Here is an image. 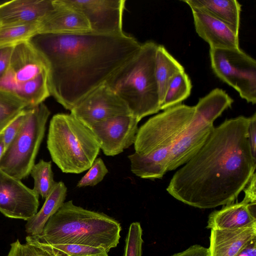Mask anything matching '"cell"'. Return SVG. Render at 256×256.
<instances>
[{"label": "cell", "instance_id": "cell-1", "mask_svg": "<svg viewBox=\"0 0 256 256\" xmlns=\"http://www.w3.org/2000/svg\"><path fill=\"white\" fill-rule=\"evenodd\" d=\"M28 41L46 62L50 96L70 111L104 84L142 45L124 32L40 33Z\"/></svg>", "mask_w": 256, "mask_h": 256}, {"label": "cell", "instance_id": "cell-2", "mask_svg": "<svg viewBox=\"0 0 256 256\" xmlns=\"http://www.w3.org/2000/svg\"><path fill=\"white\" fill-rule=\"evenodd\" d=\"M249 122L250 117L240 116L214 127L200 150L173 175L168 193L201 209L234 202L255 173Z\"/></svg>", "mask_w": 256, "mask_h": 256}, {"label": "cell", "instance_id": "cell-3", "mask_svg": "<svg viewBox=\"0 0 256 256\" xmlns=\"http://www.w3.org/2000/svg\"><path fill=\"white\" fill-rule=\"evenodd\" d=\"M120 224L103 212L64 202L48 220L42 233L30 238L50 244H78L102 248L108 252L119 244Z\"/></svg>", "mask_w": 256, "mask_h": 256}, {"label": "cell", "instance_id": "cell-4", "mask_svg": "<svg viewBox=\"0 0 256 256\" xmlns=\"http://www.w3.org/2000/svg\"><path fill=\"white\" fill-rule=\"evenodd\" d=\"M158 46L152 41L142 44L138 52L105 82L126 103L138 122L160 110L154 74Z\"/></svg>", "mask_w": 256, "mask_h": 256}, {"label": "cell", "instance_id": "cell-5", "mask_svg": "<svg viewBox=\"0 0 256 256\" xmlns=\"http://www.w3.org/2000/svg\"><path fill=\"white\" fill-rule=\"evenodd\" d=\"M46 144L52 161L68 174L88 170L100 150L90 129L70 114H57L52 117Z\"/></svg>", "mask_w": 256, "mask_h": 256}, {"label": "cell", "instance_id": "cell-6", "mask_svg": "<svg viewBox=\"0 0 256 256\" xmlns=\"http://www.w3.org/2000/svg\"><path fill=\"white\" fill-rule=\"evenodd\" d=\"M194 114V106L180 104L152 117L138 129L135 152L144 155L155 168L166 172L171 148Z\"/></svg>", "mask_w": 256, "mask_h": 256}, {"label": "cell", "instance_id": "cell-7", "mask_svg": "<svg viewBox=\"0 0 256 256\" xmlns=\"http://www.w3.org/2000/svg\"><path fill=\"white\" fill-rule=\"evenodd\" d=\"M48 68L42 55L28 41L14 46L8 66L1 78L0 89L36 106L50 96Z\"/></svg>", "mask_w": 256, "mask_h": 256}, {"label": "cell", "instance_id": "cell-8", "mask_svg": "<svg viewBox=\"0 0 256 256\" xmlns=\"http://www.w3.org/2000/svg\"><path fill=\"white\" fill-rule=\"evenodd\" d=\"M50 112L44 103L28 108V116L0 160V169L18 180L30 174Z\"/></svg>", "mask_w": 256, "mask_h": 256}, {"label": "cell", "instance_id": "cell-9", "mask_svg": "<svg viewBox=\"0 0 256 256\" xmlns=\"http://www.w3.org/2000/svg\"><path fill=\"white\" fill-rule=\"evenodd\" d=\"M212 68L248 102L256 103V61L239 48L210 49Z\"/></svg>", "mask_w": 256, "mask_h": 256}, {"label": "cell", "instance_id": "cell-10", "mask_svg": "<svg viewBox=\"0 0 256 256\" xmlns=\"http://www.w3.org/2000/svg\"><path fill=\"white\" fill-rule=\"evenodd\" d=\"M70 114L88 128L114 117L132 114L126 103L106 83L82 99Z\"/></svg>", "mask_w": 256, "mask_h": 256}, {"label": "cell", "instance_id": "cell-11", "mask_svg": "<svg viewBox=\"0 0 256 256\" xmlns=\"http://www.w3.org/2000/svg\"><path fill=\"white\" fill-rule=\"evenodd\" d=\"M82 12L90 32L104 34H118L122 30L124 0H62Z\"/></svg>", "mask_w": 256, "mask_h": 256}, {"label": "cell", "instance_id": "cell-12", "mask_svg": "<svg viewBox=\"0 0 256 256\" xmlns=\"http://www.w3.org/2000/svg\"><path fill=\"white\" fill-rule=\"evenodd\" d=\"M38 198L33 189L0 169V212L4 216L28 220L38 212Z\"/></svg>", "mask_w": 256, "mask_h": 256}, {"label": "cell", "instance_id": "cell-13", "mask_svg": "<svg viewBox=\"0 0 256 256\" xmlns=\"http://www.w3.org/2000/svg\"><path fill=\"white\" fill-rule=\"evenodd\" d=\"M138 122L132 114L121 116L98 123L90 128L104 154L114 156L134 144Z\"/></svg>", "mask_w": 256, "mask_h": 256}, {"label": "cell", "instance_id": "cell-14", "mask_svg": "<svg viewBox=\"0 0 256 256\" xmlns=\"http://www.w3.org/2000/svg\"><path fill=\"white\" fill-rule=\"evenodd\" d=\"M195 112L193 120L180 134L171 148L168 172L174 170L190 160L202 147L213 128Z\"/></svg>", "mask_w": 256, "mask_h": 256}, {"label": "cell", "instance_id": "cell-15", "mask_svg": "<svg viewBox=\"0 0 256 256\" xmlns=\"http://www.w3.org/2000/svg\"><path fill=\"white\" fill-rule=\"evenodd\" d=\"M54 9L38 24V34H80L90 32L85 16L78 10L52 0Z\"/></svg>", "mask_w": 256, "mask_h": 256}, {"label": "cell", "instance_id": "cell-16", "mask_svg": "<svg viewBox=\"0 0 256 256\" xmlns=\"http://www.w3.org/2000/svg\"><path fill=\"white\" fill-rule=\"evenodd\" d=\"M196 31L210 48H239L238 34L228 24L196 9H191Z\"/></svg>", "mask_w": 256, "mask_h": 256}, {"label": "cell", "instance_id": "cell-17", "mask_svg": "<svg viewBox=\"0 0 256 256\" xmlns=\"http://www.w3.org/2000/svg\"><path fill=\"white\" fill-rule=\"evenodd\" d=\"M54 8L52 0H12L0 3V26L39 22Z\"/></svg>", "mask_w": 256, "mask_h": 256}, {"label": "cell", "instance_id": "cell-18", "mask_svg": "<svg viewBox=\"0 0 256 256\" xmlns=\"http://www.w3.org/2000/svg\"><path fill=\"white\" fill-rule=\"evenodd\" d=\"M256 238V223L233 229H212L208 256H236Z\"/></svg>", "mask_w": 256, "mask_h": 256}, {"label": "cell", "instance_id": "cell-19", "mask_svg": "<svg viewBox=\"0 0 256 256\" xmlns=\"http://www.w3.org/2000/svg\"><path fill=\"white\" fill-rule=\"evenodd\" d=\"M256 223V204L242 200L232 203L220 210L212 212L208 216L206 228L233 229L246 227Z\"/></svg>", "mask_w": 256, "mask_h": 256}, {"label": "cell", "instance_id": "cell-20", "mask_svg": "<svg viewBox=\"0 0 256 256\" xmlns=\"http://www.w3.org/2000/svg\"><path fill=\"white\" fill-rule=\"evenodd\" d=\"M191 9L202 11L223 22L238 34L241 4L236 0H183Z\"/></svg>", "mask_w": 256, "mask_h": 256}, {"label": "cell", "instance_id": "cell-21", "mask_svg": "<svg viewBox=\"0 0 256 256\" xmlns=\"http://www.w3.org/2000/svg\"><path fill=\"white\" fill-rule=\"evenodd\" d=\"M67 188L62 182H56L40 210L29 218L26 224V232L29 236L40 235L48 220L64 202Z\"/></svg>", "mask_w": 256, "mask_h": 256}, {"label": "cell", "instance_id": "cell-22", "mask_svg": "<svg viewBox=\"0 0 256 256\" xmlns=\"http://www.w3.org/2000/svg\"><path fill=\"white\" fill-rule=\"evenodd\" d=\"M182 66L162 45H158L155 56L154 74L160 105L172 78L184 72Z\"/></svg>", "mask_w": 256, "mask_h": 256}, {"label": "cell", "instance_id": "cell-23", "mask_svg": "<svg viewBox=\"0 0 256 256\" xmlns=\"http://www.w3.org/2000/svg\"><path fill=\"white\" fill-rule=\"evenodd\" d=\"M26 242L36 246L49 256H108L103 248L78 244H50L32 240L28 236Z\"/></svg>", "mask_w": 256, "mask_h": 256}, {"label": "cell", "instance_id": "cell-24", "mask_svg": "<svg viewBox=\"0 0 256 256\" xmlns=\"http://www.w3.org/2000/svg\"><path fill=\"white\" fill-rule=\"evenodd\" d=\"M192 88L190 80L184 71L176 74L166 90L160 110L182 104V102L190 96Z\"/></svg>", "mask_w": 256, "mask_h": 256}, {"label": "cell", "instance_id": "cell-25", "mask_svg": "<svg viewBox=\"0 0 256 256\" xmlns=\"http://www.w3.org/2000/svg\"><path fill=\"white\" fill-rule=\"evenodd\" d=\"M38 22L0 26V48L28 41L38 34Z\"/></svg>", "mask_w": 256, "mask_h": 256}, {"label": "cell", "instance_id": "cell-26", "mask_svg": "<svg viewBox=\"0 0 256 256\" xmlns=\"http://www.w3.org/2000/svg\"><path fill=\"white\" fill-rule=\"evenodd\" d=\"M30 174L34 180L33 190L45 199L56 182L54 179L51 162L40 160L33 166Z\"/></svg>", "mask_w": 256, "mask_h": 256}, {"label": "cell", "instance_id": "cell-27", "mask_svg": "<svg viewBox=\"0 0 256 256\" xmlns=\"http://www.w3.org/2000/svg\"><path fill=\"white\" fill-rule=\"evenodd\" d=\"M28 104L16 96L0 89V134Z\"/></svg>", "mask_w": 256, "mask_h": 256}, {"label": "cell", "instance_id": "cell-28", "mask_svg": "<svg viewBox=\"0 0 256 256\" xmlns=\"http://www.w3.org/2000/svg\"><path fill=\"white\" fill-rule=\"evenodd\" d=\"M142 230L138 222H132L125 240L124 256H142Z\"/></svg>", "mask_w": 256, "mask_h": 256}, {"label": "cell", "instance_id": "cell-29", "mask_svg": "<svg viewBox=\"0 0 256 256\" xmlns=\"http://www.w3.org/2000/svg\"><path fill=\"white\" fill-rule=\"evenodd\" d=\"M88 172L77 184L78 188L93 186L100 183L108 172V170L103 160L96 158Z\"/></svg>", "mask_w": 256, "mask_h": 256}, {"label": "cell", "instance_id": "cell-30", "mask_svg": "<svg viewBox=\"0 0 256 256\" xmlns=\"http://www.w3.org/2000/svg\"><path fill=\"white\" fill-rule=\"evenodd\" d=\"M28 114V108L22 110L0 134L6 148L18 133ZM6 150V149H5Z\"/></svg>", "mask_w": 256, "mask_h": 256}, {"label": "cell", "instance_id": "cell-31", "mask_svg": "<svg viewBox=\"0 0 256 256\" xmlns=\"http://www.w3.org/2000/svg\"><path fill=\"white\" fill-rule=\"evenodd\" d=\"M6 256H49L38 247L28 244H22L18 240L10 244Z\"/></svg>", "mask_w": 256, "mask_h": 256}, {"label": "cell", "instance_id": "cell-32", "mask_svg": "<svg viewBox=\"0 0 256 256\" xmlns=\"http://www.w3.org/2000/svg\"><path fill=\"white\" fill-rule=\"evenodd\" d=\"M248 138L252 156L256 160V113L250 117Z\"/></svg>", "mask_w": 256, "mask_h": 256}, {"label": "cell", "instance_id": "cell-33", "mask_svg": "<svg viewBox=\"0 0 256 256\" xmlns=\"http://www.w3.org/2000/svg\"><path fill=\"white\" fill-rule=\"evenodd\" d=\"M14 46L0 48V78L6 72L8 66Z\"/></svg>", "mask_w": 256, "mask_h": 256}, {"label": "cell", "instance_id": "cell-34", "mask_svg": "<svg viewBox=\"0 0 256 256\" xmlns=\"http://www.w3.org/2000/svg\"><path fill=\"white\" fill-rule=\"evenodd\" d=\"M256 174L254 173L250 178L248 184L243 190L244 196L243 200L249 203L256 204Z\"/></svg>", "mask_w": 256, "mask_h": 256}, {"label": "cell", "instance_id": "cell-35", "mask_svg": "<svg viewBox=\"0 0 256 256\" xmlns=\"http://www.w3.org/2000/svg\"><path fill=\"white\" fill-rule=\"evenodd\" d=\"M171 256H208V248L194 244L186 250Z\"/></svg>", "mask_w": 256, "mask_h": 256}, {"label": "cell", "instance_id": "cell-36", "mask_svg": "<svg viewBox=\"0 0 256 256\" xmlns=\"http://www.w3.org/2000/svg\"><path fill=\"white\" fill-rule=\"evenodd\" d=\"M236 256H256V238L250 241Z\"/></svg>", "mask_w": 256, "mask_h": 256}, {"label": "cell", "instance_id": "cell-37", "mask_svg": "<svg viewBox=\"0 0 256 256\" xmlns=\"http://www.w3.org/2000/svg\"><path fill=\"white\" fill-rule=\"evenodd\" d=\"M6 149L5 145L0 134V160L2 158Z\"/></svg>", "mask_w": 256, "mask_h": 256}]
</instances>
